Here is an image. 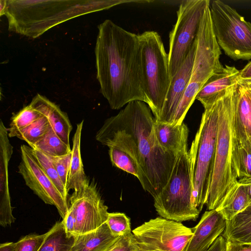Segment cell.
<instances>
[{
    "instance_id": "6da1fadb",
    "label": "cell",
    "mask_w": 251,
    "mask_h": 251,
    "mask_svg": "<svg viewBox=\"0 0 251 251\" xmlns=\"http://www.w3.org/2000/svg\"><path fill=\"white\" fill-rule=\"evenodd\" d=\"M153 115L145 102L131 101L105 120L96 139L108 148L123 150L132 158L142 188L154 199L166 185L177 154L164 150L158 144Z\"/></svg>"
},
{
    "instance_id": "7a4b0ae2",
    "label": "cell",
    "mask_w": 251,
    "mask_h": 251,
    "mask_svg": "<svg viewBox=\"0 0 251 251\" xmlns=\"http://www.w3.org/2000/svg\"><path fill=\"white\" fill-rule=\"evenodd\" d=\"M98 28L97 78L110 108L118 110L135 100L149 105L143 84L139 35L108 19Z\"/></svg>"
},
{
    "instance_id": "3957f363",
    "label": "cell",
    "mask_w": 251,
    "mask_h": 251,
    "mask_svg": "<svg viewBox=\"0 0 251 251\" xmlns=\"http://www.w3.org/2000/svg\"><path fill=\"white\" fill-rule=\"evenodd\" d=\"M133 0H7L5 16L9 31L36 38L67 21Z\"/></svg>"
},
{
    "instance_id": "277c9868",
    "label": "cell",
    "mask_w": 251,
    "mask_h": 251,
    "mask_svg": "<svg viewBox=\"0 0 251 251\" xmlns=\"http://www.w3.org/2000/svg\"><path fill=\"white\" fill-rule=\"evenodd\" d=\"M239 84L218 98L219 116L215 156L205 201L208 210L215 209L238 182L232 158V119Z\"/></svg>"
},
{
    "instance_id": "5b68a950",
    "label": "cell",
    "mask_w": 251,
    "mask_h": 251,
    "mask_svg": "<svg viewBox=\"0 0 251 251\" xmlns=\"http://www.w3.org/2000/svg\"><path fill=\"white\" fill-rule=\"evenodd\" d=\"M221 49L211 21L210 3L206 6L197 36V46L189 82L177 107L172 124L183 123L196 96L207 80L223 68L220 61Z\"/></svg>"
},
{
    "instance_id": "8992f818",
    "label": "cell",
    "mask_w": 251,
    "mask_h": 251,
    "mask_svg": "<svg viewBox=\"0 0 251 251\" xmlns=\"http://www.w3.org/2000/svg\"><path fill=\"white\" fill-rule=\"evenodd\" d=\"M219 97L213 103L204 108L199 128L188 151L192 176L193 203L200 212L206 200L215 156Z\"/></svg>"
},
{
    "instance_id": "52a82bcc",
    "label": "cell",
    "mask_w": 251,
    "mask_h": 251,
    "mask_svg": "<svg viewBox=\"0 0 251 251\" xmlns=\"http://www.w3.org/2000/svg\"><path fill=\"white\" fill-rule=\"evenodd\" d=\"M154 206L161 217L178 222L193 220L200 211L194 205L192 176L189 152H179L170 178L158 196Z\"/></svg>"
},
{
    "instance_id": "ba28073f",
    "label": "cell",
    "mask_w": 251,
    "mask_h": 251,
    "mask_svg": "<svg viewBox=\"0 0 251 251\" xmlns=\"http://www.w3.org/2000/svg\"><path fill=\"white\" fill-rule=\"evenodd\" d=\"M144 93L155 118L159 115L171 83L168 54L159 34L146 31L139 34Z\"/></svg>"
},
{
    "instance_id": "9c48e42d",
    "label": "cell",
    "mask_w": 251,
    "mask_h": 251,
    "mask_svg": "<svg viewBox=\"0 0 251 251\" xmlns=\"http://www.w3.org/2000/svg\"><path fill=\"white\" fill-rule=\"evenodd\" d=\"M213 28L217 42L234 60L251 59V23L224 2L210 4Z\"/></svg>"
},
{
    "instance_id": "30bf717a",
    "label": "cell",
    "mask_w": 251,
    "mask_h": 251,
    "mask_svg": "<svg viewBox=\"0 0 251 251\" xmlns=\"http://www.w3.org/2000/svg\"><path fill=\"white\" fill-rule=\"evenodd\" d=\"M209 0H186L180 4L176 24L169 34L168 58L172 78L188 55L198 33Z\"/></svg>"
},
{
    "instance_id": "8fae6325",
    "label": "cell",
    "mask_w": 251,
    "mask_h": 251,
    "mask_svg": "<svg viewBox=\"0 0 251 251\" xmlns=\"http://www.w3.org/2000/svg\"><path fill=\"white\" fill-rule=\"evenodd\" d=\"M132 232L143 251H183L193 235L192 228L161 217L144 222Z\"/></svg>"
},
{
    "instance_id": "7c38bea8",
    "label": "cell",
    "mask_w": 251,
    "mask_h": 251,
    "mask_svg": "<svg viewBox=\"0 0 251 251\" xmlns=\"http://www.w3.org/2000/svg\"><path fill=\"white\" fill-rule=\"evenodd\" d=\"M21 161L18 172L25 184L45 203L57 208L62 220L69 209L66 201L48 177L35 156L32 149L25 145L21 146Z\"/></svg>"
},
{
    "instance_id": "4fadbf2b",
    "label": "cell",
    "mask_w": 251,
    "mask_h": 251,
    "mask_svg": "<svg viewBox=\"0 0 251 251\" xmlns=\"http://www.w3.org/2000/svg\"><path fill=\"white\" fill-rule=\"evenodd\" d=\"M76 220V236L94 231L106 222L109 212L94 181L73 192L69 199Z\"/></svg>"
},
{
    "instance_id": "5bb4252c",
    "label": "cell",
    "mask_w": 251,
    "mask_h": 251,
    "mask_svg": "<svg viewBox=\"0 0 251 251\" xmlns=\"http://www.w3.org/2000/svg\"><path fill=\"white\" fill-rule=\"evenodd\" d=\"M197 46V38L180 68L172 78L163 106L155 121L172 124L189 82Z\"/></svg>"
},
{
    "instance_id": "9a60e30c",
    "label": "cell",
    "mask_w": 251,
    "mask_h": 251,
    "mask_svg": "<svg viewBox=\"0 0 251 251\" xmlns=\"http://www.w3.org/2000/svg\"><path fill=\"white\" fill-rule=\"evenodd\" d=\"M226 220L216 209L206 211L192 228L193 235L183 251H207L225 229Z\"/></svg>"
},
{
    "instance_id": "2e32d148",
    "label": "cell",
    "mask_w": 251,
    "mask_h": 251,
    "mask_svg": "<svg viewBox=\"0 0 251 251\" xmlns=\"http://www.w3.org/2000/svg\"><path fill=\"white\" fill-rule=\"evenodd\" d=\"M7 128L2 121L0 123V225L5 227L14 223L16 218L12 207L8 186V162L13 152V147L8 139Z\"/></svg>"
},
{
    "instance_id": "e0dca14e",
    "label": "cell",
    "mask_w": 251,
    "mask_h": 251,
    "mask_svg": "<svg viewBox=\"0 0 251 251\" xmlns=\"http://www.w3.org/2000/svg\"><path fill=\"white\" fill-rule=\"evenodd\" d=\"M251 137V86L239 84L232 119V139L244 142Z\"/></svg>"
},
{
    "instance_id": "ac0fdd59",
    "label": "cell",
    "mask_w": 251,
    "mask_h": 251,
    "mask_svg": "<svg viewBox=\"0 0 251 251\" xmlns=\"http://www.w3.org/2000/svg\"><path fill=\"white\" fill-rule=\"evenodd\" d=\"M239 72L235 67L226 65L207 80L198 93L196 100L204 108L211 105L222 93L239 84Z\"/></svg>"
},
{
    "instance_id": "d6986e66",
    "label": "cell",
    "mask_w": 251,
    "mask_h": 251,
    "mask_svg": "<svg viewBox=\"0 0 251 251\" xmlns=\"http://www.w3.org/2000/svg\"><path fill=\"white\" fill-rule=\"evenodd\" d=\"M29 105L48 118L57 136L70 146V134L73 127L67 114L55 103L40 94H37Z\"/></svg>"
},
{
    "instance_id": "ffe728a7",
    "label": "cell",
    "mask_w": 251,
    "mask_h": 251,
    "mask_svg": "<svg viewBox=\"0 0 251 251\" xmlns=\"http://www.w3.org/2000/svg\"><path fill=\"white\" fill-rule=\"evenodd\" d=\"M154 130L157 141L164 150L177 154L187 150L189 129L183 123L174 125L155 120Z\"/></svg>"
},
{
    "instance_id": "44dd1931",
    "label": "cell",
    "mask_w": 251,
    "mask_h": 251,
    "mask_svg": "<svg viewBox=\"0 0 251 251\" xmlns=\"http://www.w3.org/2000/svg\"><path fill=\"white\" fill-rule=\"evenodd\" d=\"M119 237L105 223L94 231L75 236L72 251H109Z\"/></svg>"
},
{
    "instance_id": "7402d4cb",
    "label": "cell",
    "mask_w": 251,
    "mask_h": 251,
    "mask_svg": "<svg viewBox=\"0 0 251 251\" xmlns=\"http://www.w3.org/2000/svg\"><path fill=\"white\" fill-rule=\"evenodd\" d=\"M83 124V120L77 124L73 138L72 157L67 185L68 192L70 190H73L74 192L79 191L85 186L89 180L84 172L80 153Z\"/></svg>"
},
{
    "instance_id": "603a6c76",
    "label": "cell",
    "mask_w": 251,
    "mask_h": 251,
    "mask_svg": "<svg viewBox=\"0 0 251 251\" xmlns=\"http://www.w3.org/2000/svg\"><path fill=\"white\" fill-rule=\"evenodd\" d=\"M222 236L234 243H251V204L229 220H226Z\"/></svg>"
},
{
    "instance_id": "cb8c5ba5",
    "label": "cell",
    "mask_w": 251,
    "mask_h": 251,
    "mask_svg": "<svg viewBox=\"0 0 251 251\" xmlns=\"http://www.w3.org/2000/svg\"><path fill=\"white\" fill-rule=\"evenodd\" d=\"M250 204L247 187L238 180L215 209L226 220H229Z\"/></svg>"
},
{
    "instance_id": "d4e9b609",
    "label": "cell",
    "mask_w": 251,
    "mask_h": 251,
    "mask_svg": "<svg viewBox=\"0 0 251 251\" xmlns=\"http://www.w3.org/2000/svg\"><path fill=\"white\" fill-rule=\"evenodd\" d=\"M75 236H67L64 222H56L48 231V235L38 251H72Z\"/></svg>"
},
{
    "instance_id": "484cf974",
    "label": "cell",
    "mask_w": 251,
    "mask_h": 251,
    "mask_svg": "<svg viewBox=\"0 0 251 251\" xmlns=\"http://www.w3.org/2000/svg\"><path fill=\"white\" fill-rule=\"evenodd\" d=\"M232 158L238 178L251 177V141L232 139Z\"/></svg>"
},
{
    "instance_id": "4316f807",
    "label": "cell",
    "mask_w": 251,
    "mask_h": 251,
    "mask_svg": "<svg viewBox=\"0 0 251 251\" xmlns=\"http://www.w3.org/2000/svg\"><path fill=\"white\" fill-rule=\"evenodd\" d=\"M32 148L52 156H63L72 152L70 146L64 143L52 128Z\"/></svg>"
},
{
    "instance_id": "83f0119b",
    "label": "cell",
    "mask_w": 251,
    "mask_h": 251,
    "mask_svg": "<svg viewBox=\"0 0 251 251\" xmlns=\"http://www.w3.org/2000/svg\"><path fill=\"white\" fill-rule=\"evenodd\" d=\"M48 118L43 116L27 127L17 132L13 136L25 141L32 148L51 128Z\"/></svg>"
},
{
    "instance_id": "f1b7e54d",
    "label": "cell",
    "mask_w": 251,
    "mask_h": 251,
    "mask_svg": "<svg viewBox=\"0 0 251 251\" xmlns=\"http://www.w3.org/2000/svg\"><path fill=\"white\" fill-rule=\"evenodd\" d=\"M43 116L42 113L29 104L23 107L11 119L9 127L7 128L9 137H13L17 132L27 127Z\"/></svg>"
},
{
    "instance_id": "f546056e",
    "label": "cell",
    "mask_w": 251,
    "mask_h": 251,
    "mask_svg": "<svg viewBox=\"0 0 251 251\" xmlns=\"http://www.w3.org/2000/svg\"><path fill=\"white\" fill-rule=\"evenodd\" d=\"M32 151L45 174L52 182L63 198L68 201L69 192L64 185L56 169L49 157L37 150L32 149Z\"/></svg>"
},
{
    "instance_id": "4dcf8cb0",
    "label": "cell",
    "mask_w": 251,
    "mask_h": 251,
    "mask_svg": "<svg viewBox=\"0 0 251 251\" xmlns=\"http://www.w3.org/2000/svg\"><path fill=\"white\" fill-rule=\"evenodd\" d=\"M109 155L113 166L129 173L137 178L139 175L132 158L125 151L114 147H109Z\"/></svg>"
},
{
    "instance_id": "1f68e13d",
    "label": "cell",
    "mask_w": 251,
    "mask_h": 251,
    "mask_svg": "<svg viewBox=\"0 0 251 251\" xmlns=\"http://www.w3.org/2000/svg\"><path fill=\"white\" fill-rule=\"evenodd\" d=\"M112 234L117 237L131 232L130 219L124 213H109L106 221Z\"/></svg>"
},
{
    "instance_id": "d6a6232c",
    "label": "cell",
    "mask_w": 251,
    "mask_h": 251,
    "mask_svg": "<svg viewBox=\"0 0 251 251\" xmlns=\"http://www.w3.org/2000/svg\"><path fill=\"white\" fill-rule=\"evenodd\" d=\"M47 235L48 232L41 235H26L15 243L14 251H38Z\"/></svg>"
},
{
    "instance_id": "836d02e7",
    "label": "cell",
    "mask_w": 251,
    "mask_h": 251,
    "mask_svg": "<svg viewBox=\"0 0 251 251\" xmlns=\"http://www.w3.org/2000/svg\"><path fill=\"white\" fill-rule=\"evenodd\" d=\"M47 155L54 165L61 181L67 188L72 152L68 154L60 156Z\"/></svg>"
},
{
    "instance_id": "e575fe53",
    "label": "cell",
    "mask_w": 251,
    "mask_h": 251,
    "mask_svg": "<svg viewBox=\"0 0 251 251\" xmlns=\"http://www.w3.org/2000/svg\"><path fill=\"white\" fill-rule=\"evenodd\" d=\"M109 251H143L132 231L120 236Z\"/></svg>"
},
{
    "instance_id": "d590c367",
    "label": "cell",
    "mask_w": 251,
    "mask_h": 251,
    "mask_svg": "<svg viewBox=\"0 0 251 251\" xmlns=\"http://www.w3.org/2000/svg\"><path fill=\"white\" fill-rule=\"evenodd\" d=\"M64 222L65 232L69 237L75 236L76 220L72 209L69 207V211Z\"/></svg>"
},
{
    "instance_id": "8d00e7d4",
    "label": "cell",
    "mask_w": 251,
    "mask_h": 251,
    "mask_svg": "<svg viewBox=\"0 0 251 251\" xmlns=\"http://www.w3.org/2000/svg\"><path fill=\"white\" fill-rule=\"evenodd\" d=\"M226 251H251V243L238 244L226 241Z\"/></svg>"
},
{
    "instance_id": "74e56055",
    "label": "cell",
    "mask_w": 251,
    "mask_h": 251,
    "mask_svg": "<svg viewBox=\"0 0 251 251\" xmlns=\"http://www.w3.org/2000/svg\"><path fill=\"white\" fill-rule=\"evenodd\" d=\"M226 240L221 235L218 237L207 251H226Z\"/></svg>"
},
{
    "instance_id": "f35d334b",
    "label": "cell",
    "mask_w": 251,
    "mask_h": 251,
    "mask_svg": "<svg viewBox=\"0 0 251 251\" xmlns=\"http://www.w3.org/2000/svg\"><path fill=\"white\" fill-rule=\"evenodd\" d=\"M239 80L251 79V61L239 72Z\"/></svg>"
},
{
    "instance_id": "ab89813d",
    "label": "cell",
    "mask_w": 251,
    "mask_h": 251,
    "mask_svg": "<svg viewBox=\"0 0 251 251\" xmlns=\"http://www.w3.org/2000/svg\"><path fill=\"white\" fill-rule=\"evenodd\" d=\"M238 181L246 185L248 191L250 203L251 204V177H243L240 178Z\"/></svg>"
},
{
    "instance_id": "60d3db41",
    "label": "cell",
    "mask_w": 251,
    "mask_h": 251,
    "mask_svg": "<svg viewBox=\"0 0 251 251\" xmlns=\"http://www.w3.org/2000/svg\"><path fill=\"white\" fill-rule=\"evenodd\" d=\"M15 243L7 242L0 245V251H14Z\"/></svg>"
},
{
    "instance_id": "b9f144b4",
    "label": "cell",
    "mask_w": 251,
    "mask_h": 251,
    "mask_svg": "<svg viewBox=\"0 0 251 251\" xmlns=\"http://www.w3.org/2000/svg\"><path fill=\"white\" fill-rule=\"evenodd\" d=\"M7 6V0H0V16L5 15Z\"/></svg>"
},
{
    "instance_id": "7bdbcfd3",
    "label": "cell",
    "mask_w": 251,
    "mask_h": 251,
    "mask_svg": "<svg viewBox=\"0 0 251 251\" xmlns=\"http://www.w3.org/2000/svg\"><path fill=\"white\" fill-rule=\"evenodd\" d=\"M249 139L251 141V137H250L249 138Z\"/></svg>"
},
{
    "instance_id": "ee69618b",
    "label": "cell",
    "mask_w": 251,
    "mask_h": 251,
    "mask_svg": "<svg viewBox=\"0 0 251 251\" xmlns=\"http://www.w3.org/2000/svg\"><path fill=\"white\" fill-rule=\"evenodd\" d=\"M249 85V86H251V85Z\"/></svg>"
},
{
    "instance_id": "f6af8a7d",
    "label": "cell",
    "mask_w": 251,
    "mask_h": 251,
    "mask_svg": "<svg viewBox=\"0 0 251 251\" xmlns=\"http://www.w3.org/2000/svg\"><path fill=\"white\" fill-rule=\"evenodd\" d=\"M111 249H110V250H111ZM110 250H109V251H110Z\"/></svg>"
}]
</instances>
